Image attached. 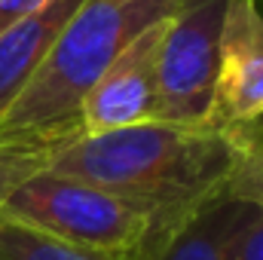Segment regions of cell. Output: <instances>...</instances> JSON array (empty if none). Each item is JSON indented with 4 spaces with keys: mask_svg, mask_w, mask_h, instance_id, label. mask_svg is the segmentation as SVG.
Returning a JSON list of instances; mask_svg holds the SVG:
<instances>
[{
    "mask_svg": "<svg viewBox=\"0 0 263 260\" xmlns=\"http://www.w3.org/2000/svg\"><path fill=\"white\" fill-rule=\"evenodd\" d=\"M251 132L162 120L89 132L49 150L43 169L83 178L141 205L168 239L202 202L227 190Z\"/></svg>",
    "mask_w": 263,
    "mask_h": 260,
    "instance_id": "obj_1",
    "label": "cell"
},
{
    "mask_svg": "<svg viewBox=\"0 0 263 260\" xmlns=\"http://www.w3.org/2000/svg\"><path fill=\"white\" fill-rule=\"evenodd\" d=\"M178 0H83L22 95L0 117V144L55 150L83 135V101L114 59Z\"/></svg>",
    "mask_w": 263,
    "mask_h": 260,
    "instance_id": "obj_2",
    "label": "cell"
},
{
    "mask_svg": "<svg viewBox=\"0 0 263 260\" xmlns=\"http://www.w3.org/2000/svg\"><path fill=\"white\" fill-rule=\"evenodd\" d=\"M0 217L126 260H147L165 242L156 220L141 205L107 187L49 169L28 175L6 196Z\"/></svg>",
    "mask_w": 263,
    "mask_h": 260,
    "instance_id": "obj_3",
    "label": "cell"
},
{
    "mask_svg": "<svg viewBox=\"0 0 263 260\" xmlns=\"http://www.w3.org/2000/svg\"><path fill=\"white\" fill-rule=\"evenodd\" d=\"M230 0H178L159 46V120L211 126Z\"/></svg>",
    "mask_w": 263,
    "mask_h": 260,
    "instance_id": "obj_4",
    "label": "cell"
},
{
    "mask_svg": "<svg viewBox=\"0 0 263 260\" xmlns=\"http://www.w3.org/2000/svg\"><path fill=\"white\" fill-rule=\"evenodd\" d=\"M211 126L227 132H251L263 126L260 0H230L227 3Z\"/></svg>",
    "mask_w": 263,
    "mask_h": 260,
    "instance_id": "obj_5",
    "label": "cell"
},
{
    "mask_svg": "<svg viewBox=\"0 0 263 260\" xmlns=\"http://www.w3.org/2000/svg\"><path fill=\"white\" fill-rule=\"evenodd\" d=\"M165 18L141 31L86 95L80 110L83 135L159 120V46Z\"/></svg>",
    "mask_w": 263,
    "mask_h": 260,
    "instance_id": "obj_6",
    "label": "cell"
},
{
    "mask_svg": "<svg viewBox=\"0 0 263 260\" xmlns=\"http://www.w3.org/2000/svg\"><path fill=\"white\" fill-rule=\"evenodd\" d=\"M83 0H52L0 34V117L31 83Z\"/></svg>",
    "mask_w": 263,
    "mask_h": 260,
    "instance_id": "obj_7",
    "label": "cell"
},
{
    "mask_svg": "<svg viewBox=\"0 0 263 260\" xmlns=\"http://www.w3.org/2000/svg\"><path fill=\"white\" fill-rule=\"evenodd\" d=\"M260 208L230 190L211 196L147 260H227L239 230Z\"/></svg>",
    "mask_w": 263,
    "mask_h": 260,
    "instance_id": "obj_8",
    "label": "cell"
},
{
    "mask_svg": "<svg viewBox=\"0 0 263 260\" xmlns=\"http://www.w3.org/2000/svg\"><path fill=\"white\" fill-rule=\"evenodd\" d=\"M0 260H126L120 254L70 245L62 239H52L46 233H37L31 227H22L15 220L0 217Z\"/></svg>",
    "mask_w": 263,
    "mask_h": 260,
    "instance_id": "obj_9",
    "label": "cell"
},
{
    "mask_svg": "<svg viewBox=\"0 0 263 260\" xmlns=\"http://www.w3.org/2000/svg\"><path fill=\"white\" fill-rule=\"evenodd\" d=\"M227 190L239 199L254 202L263 211V129L248 135V141L239 153V162L227 181Z\"/></svg>",
    "mask_w": 263,
    "mask_h": 260,
    "instance_id": "obj_10",
    "label": "cell"
},
{
    "mask_svg": "<svg viewBox=\"0 0 263 260\" xmlns=\"http://www.w3.org/2000/svg\"><path fill=\"white\" fill-rule=\"evenodd\" d=\"M49 150L34 144H0V208L6 196L12 193L28 175L40 172L46 165Z\"/></svg>",
    "mask_w": 263,
    "mask_h": 260,
    "instance_id": "obj_11",
    "label": "cell"
},
{
    "mask_svg": "<svg viewBox=\"0 0 263 260\" xmlns=\"http://www.w3.org/2000/svg\"><path fill=\"white\" fill-rule=\"evenodd\" d=\"M227 260H263V211H257L233 239Z\"/></svg>",
    "mask_w": 263,
    "mask_h": 260,
    "instance_id": "obj_12",
    "label": "cell"
},
{
    "mask_svg": "<svg viewBox=\"0 0 263 260\" xmlns=\"http://www.w3.org/2000/svg\"><path fill=\"white\" fill-rule=\"evenodd\" d=\"M49 3H52V0H0V34H3L6 28H12L15 22L34 15L37 9L49 6Z\"/></svg>",
    "mask_w": 263,
    "mask_h": 260,
    "instance_id": "obj_13",
    "label": "cell"
}]
</instances>
